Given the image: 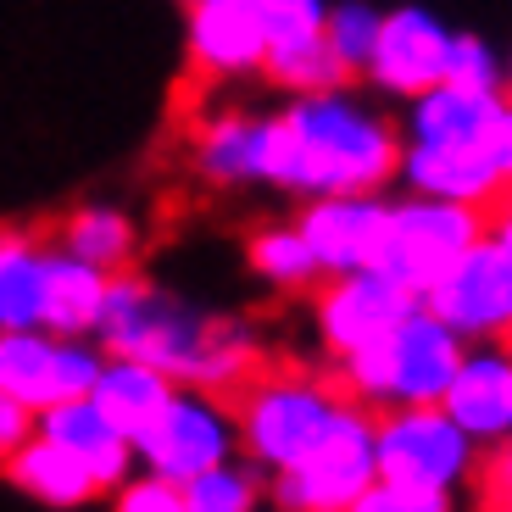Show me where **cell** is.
Wrapping results in <instances>:
<instances>
[{"instance_id":"1","label":"cell","mask_w":512,"mask_h":512,"mask_svg":"<svg viewBox=\"0 0 512 512\" xmlns=\"http://www.w3.org/2000/svg\"><path fill=\"white\" fill-rule=\"evenodd\" d=\"M95 346L106 357L151 362L173 384L201 390V396L229 390L268 357V346L245 323L190 307L184 295H167L140 262L106 279V312L95 323Z\"/></svg>"},{"instance_id":"2","label":"cell","mask_w":512,"mask_h":512,"mask_svg":"<svg viewBox=\"0 0 512 512\" xmlns=\"http://www.w3.org/2000/svg\"><path fill=\"white\" fill-rule=\"evenodd\" d=\"M401 173V128L357 106L346 90L290 95L262 117V184L307 195H379Z\"/></svg>"},{"instance_id":"3","label":"cell","mask_w":512,"mask_h":512,"mask_svg":"<svg viewBox=\"0 0 512 512\" xmlns=\"http://www.w3.org/2000/svg\"><path fill=\"white\" fill-rule=\"evenodd\" d=\"M212 401L223 407V418L234 429V451L245 462H256L262 474H279L323 435V423L334 418V407L346 396H340L329 362L307 368V362L268 351L245 379H234Z\"/></svg>"},{"instance_id":"4","label":"cell","mask_w":512,"mask_h":512,"mask_svg":"<svg viewBox=\"0 0 512 512\" xmlns=\"http://www.w3.org/2000/svg\"><path fill=\"white\" fill-rule=\"evenodd\" d=\"M468 340L435 318L429 307H412L396 329L373 340V346L351 351V357L329 362L340 396L362 401V407H390V401H435L446 390L451 368L462 362Z\"/></svg>"},{"instance_id":"5","label":"cell","mask_w":512,"mask_h":512,"mask_svg":"<svg viewBox=\"0 0 512 512\" xmlns=\"http://www.w3.org/2000/svg\"><path fill=\"white\" fill-rule=\"evenodd\" d=\"M373 474V407L346 396L323 423V435L290 468L268 474L262 501L284 512H357V496L373 485Z\"/></svg>"},{"instance_id":"6","label":"cell","mask_w":512,"mask_h":512,"mask_svg":"<svg viewBox=\"0 0 512 512\" xmlns=\"http://www.w3.org/2000/svg\"><path fill=\"white\" fill-rule=\"evenodd\" d=\"M507 212H479V206L462 201H440V195H384V234H379V256L373 268L390 273L401 290L423 295L440 273L457 262L490 223H501Z\"/></svg>"},{"instance_id":"7","label":"cell","mask_w":512,"mask_h":512,"mask_svg":"<svg viewBox=\"0 0 512 512\" xmlns=\"http://www.w3.org/2000/svg\"><path fill=\"white\" fill-rule=\"evenodd\" d=\"M262 62V17L256 0H184V67L167 90V117H195L218 84L256 73Z\"/></svg>"},{"instance_id":"8","label":"cell","mask_w":512,"mask_h":512,"mask_svg":"<svg viewBox=\"0 0 512 512\" xmlns=\"http://www.w3.org/2000/svg\"><path fill=\"white\" fill-rule=\"evenodd\" d=\"M446 329H457L468 346H507L512 334V229L507 218L490 223L468 251L418 295Z\"/></svg>"},{"instance_id":"9","label":"cell","mask_w":512,"mask_h":512,"mask_svg":"<svg viewBox=\"0 0 512 512\" xmlns=\"http://www.w3.org/2000/svg\"><path fill=\"white\" fill-rule=\"evenodd\" d=\"M474 440L435 407V401H390L373 407V479H407V485L451 490L468 468Z\"/></svg>"},{"instance_id":"10","label":"cell","mask_w":512,"mask_h":512,"mask_svg":"<svg viewBox=\"0 0 512 512\" xmlns=\"http://www.w3.org/2000/svg\"><path fill=\"white\" fill-rule=\"evenodd\" d=\"M307 301H312V323H318L323 362H340V357H351V351L384 340V334L418 307V295L401 290V284L379 268L318 273Z\"/></svg>"},{"instance_id":"11","label":"cell","mask_w":512,"mask_h":512,"mask_svg":"<svg viewBox=\"0 0 512 512\" xmlns=\"http://www.w3.org/2000/svg\"><path fill=\"white\" fill-rule=\"evenodd\" d=\"M234 457V429L229 418H223V407L212 396H201V390H173V401H167L162 412H156V423L145 429L140 440H134V462L140 468H156V474L167 479H190L201 474V468H212V462Z\"/></svg>"},{"instance_id":"12","label":"cell","mask_w":512,"mask_h":512,"mask_svg":"<svg viewBox=\"0 0 512 512\" xmlns=\"http://www.w3.org/2000/svg\"><path fill=\"white\" fill-rule=\"evenodd\" d=\"M446 45H451V28L435 12H423V6L379 12L368 62H362V84H373L379 95H396V101H412V95L440 84Z\"/></svg>"},{"instance_id":"13","label":"cell","mask_w":512,"mask_h":512,"mask_svg":"<svg viewBox=\"0 0 512 512\" xmlns=\"http://www.w3.org/2000/svg\"><path fill=\"white\" fill-rule=\"evenodd\" d=\"M412 140L457 145V151H479V156H490V162L512 167L507 90H457V84H435V90L412 95Z\"/></svg>"},{"instance_id":"14","label":"cell","mask_w":512,"mask_h":512,"mask_svg":"<svg viewBox=\"0 0 512 512\" xmlns=\"http://www.w3.org/2000/svg\"><path fill=\"white\" fill-rule=\"evenodd\" d=\"M396 179L418 195L462 201V206H479V212H507L512 167L490 162V156H479V151H457V145L401 140V173Z\"/></svg>"},{"instance_id":"15","label":"cell","mask_w":512,"mask_h":512,"mask_svg":"<svg viewBox=\"0 0 512 512\" xmlns=\"http://www.w3.org/2000/svg\"><path fill=\"white\" fill-rule=\"evenodd\" d=\"M295 229L312 245L323 273L373 268L384 234V190L379 195H307L295 212Z\"/></svg>"},{"instance_id":"16","label":"cell","mask_w":512,"mask_h":512,"mask_svg":"<svg viewBox=\"0 0 512 512\" xmlns=\"http://www.w3.org/2000/svg\"><path fill=\"white\" fill-rule=\"evenodd\" d=\"M184 151L190 167L212 190H245L262 184V117L240 112V106H212L206 101L195 117H184Z\"/></svg>"},{"instance_id":"17","label":"cell","mask_w":512,"mask_h":512,"mask_svg":"<svg viewBox=\"0 0 512 512\" xmlns=\"http://www.w3.org/2000/svg\"><path fill=\"white\" fill-rule=\"evenodd\" d=\"M435 407L468 440H507L512 429V357L507 346H468Z\"/></svg>"},{"instance_id":"18","label":"cell","mask_w":512,"mask_h":512,"mask_svg":"<svg viewBox=\"0 0 512 512\" xmlns=\"http://www.w3.org/2000/svg\"><path fill=\"white\" fill-rule=\"evenodd\" d=\"M45 240L56 245V251L78 256V262H90V268L101 273H123L140 262V218L128 212V206H106V201H78L67 206L62 218L45 223Z\"/></svg>"},{"instance_id":"19","label":"cell","mask_w":512,"mask_h":512,"mask_svg":"<svg viewBox=\"0 0 512 512\" xmlns=\"http://www.w3.org/2000/svg\"><path fill=\"white\" fill-rule=\"evenodd\" d=\"M106 279L112 273L78 262V256L45 245V268H39V329L62 334V340H95V323L106 312Z\"/></svg>"},{"instance_id":"20","label":"cell","mask_w":512,"mask_h":512,"mask_svg":"<svg viewBox=\"0 0 512 512\" xmlns=\"http://www.w3.org/2000/svg\"><path fill=\"white\" fill-rule=\"evenodd\" d=\"M39 435H51L56 446H67L73 457H84L101 501H106V490H117L123 474L134 468V446L101 418V407H95L90 396H67V401L39 407Z\"/></svg>"},{"instance_id":"21","label":"cell","mask_w":512,"mask_h":512,"mask_svg":"<svg viewBox=\"0 0 512 512\" xmlns=\"http://www.w3.org/2000/svg\"><path fill=\"white\" fill-rule=\"evenodd\" d=\"M173 390H179V384L167 379L162 368H151V362H140V357H106L101 373H95V384H90V401L101 407V418L112 423L117 435L134 446V440L156 423V412L173 401Z\"/></svg>"},{"instance_id":"22","label":"cell","mask_w":512,"mask_h":512,"mask_svg":"<svg viewBox=\"0 0 512 512\" xmlns=\"http://www.w3.org/2000/svg\"><path fill=\"white\" fill-rule=\"evenodd\" d=\"M0 479H6L12 490H23L28 501H39V507H90V501H101L84 457H73L67 446H56L51 435H28L23 446L6 457Z\"/></svg>"},{"instance_id":"23","label":"cell","mask_w":512,"mask_h":512,"mask_svg":"<svg viewBox=\"0 0 512 512\" xmlns=\"http://www.w3.org/2000/svg\"><path fill=\"white\" fill-rule=\"evenodd\" d=\"M45 245V223H0V329H28L39 318Z\"/></svg>"},{"instance_id":"24","label":"cell","mask_w":512,"mask_h":512,"mask_svg":"<svg viewBox=\"0 0 512 512\" xmlns=\"http://www.w3.org/2000/svg\"><path fill=\"white\" fill-rule=\"evenodd\" d=\"M240 251H245V268L279 295H307L323 273L312 245L295 229V218L290 223H251V229L240 234Z\"/></svg>"},{"instance_id":"25","label":"cell","mask_w":512,"mask_h":512,"mask_svg":"<svg viewBox=\"0 0 512 512\" xmlns=\"http://www.w3.org/2000/svg\"><path fill=\"white\" fill-rule=\"evenodd\" d=\"M51 373H56V334L45 329H0V390L23 407H51Z\"/></svg>"},{"instance_id":"26","label":"cell","mask_w":512,"mask_h":512,"mask_svg":"<svg viewBox=\"0 0 512 512\" xmlns=\"http://www.w3.org/2000/svg\"><path fill=\"white\" fill-rule=\"evenodd\" d=\"M179 490H184V512H251V507H262L268 474L234 451V457H223V462H212V468H201V474H190Z\"/></svg>"},{"instance_id":"27","label":"cell","mask_w":512,"mask_h":512,"mask_svg":"<svg viewBox=\"0 0 512 512\" xmlns=\"http://www.w3.org/2000/svg\"><path fill=\"white\" fill-rule=\"evenodd\" d=\"M373 28H379V12L362 6V0H346V6H329V12H323V45H329L334 67L346 73V84H362V62H368Z\"/></svg>"},{"instance_id":"28","label":"cell","mask_w":512,"mask_h":512,"mask_svg":"<svg viewBox=\"0 0 512 512\" xmlns=\"http://www.w3.org/2000/svg\"><path fill=\"white\" fill-rule=\"evenodd\" d=\"M440 84H457V90H507L496 51H490L479 34H451L446 67H440Z\"/></svg>"},{"instance_id":"29","label":"cell","mask_w":512,"mask_h":512,"mask_svg":"<svg viewBox=\"0 0 512 512\" xmlns=\"http://www.w3.org/2000/svg\"><path fill=\"white\" fill-rule=\"evenodd\" d=\"M507 462H512L507 440H474L468 468H462V479H457V485H468V501H474V507H490V512L507 507Z\"/></svg>"},{"instance_id":"30","label":"cell","mask_w":512,"mask_h":512,"mask_svg":"<svg viewBox=\"0 0 512 512\" xmlns=\"http://www.w3.org/2000/svg\"><path fill=\"white\" fill-rule=\"evenodd\" d=\"M106 501H112L117 512H184L179 479L156 474V468H140V462L123 474V485H117V490H106Z\"/></svg>"},{"instance_id":"31","label":"cell","mask_w":512,"mask_h":512,"mask_svg":"<svg viewBox=\"0 0 512 512\" xmlns=\"http://www.w3.org/2000/svg\"><path fill=\"white\" fill-rule=\"evenodd\" d=\"M451 490H429V485H407V479H373L357 496V512H446Z\"/></svg>"},{"instance_id":"32","label":"cell","mask_w":512,"mask_h":512,"mask_svg":"<svg viewBox=\"0 0 512 512\" xmlns=\"http://www.w3.org/2000/svg\"><path fill=\"white\" fill-rule=\"evenodd\" d=\"M28 435H39V412L0 390V468H6V457H12Z\"/></svg>"}]
</instances>
